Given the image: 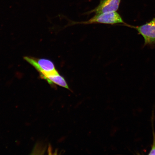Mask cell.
I'll return each instance as SVG.
<instances>
[{
    "instance_id": "obj_6",
    "label": "cell",
    "mask_w": 155,
    "mask_h": 155,
    "mask_svg": "<svg viewBox=\"0 0 155 155\" xmlns=\"http://www.w3.org/2000/svg\"><path fill=\"white\" fill-rule=\"evenodd\" d=\"M153 114L152 117V124L153 130V142L151 147V150L149 153V155H155V132L154 131L153 126Z\"/></svg>"
},
{
    "instance_id": "obj_2",
    "label": "cell",
    "mask_w": 155,
    "mask_h": 155,
    "mask_svg": "<svg viewBox=\"0 0 155 155\" xmlns=\"http://www.w3.org/2000/svg\"><path fill=\"white\" fill-rule=\"evenodd\" d=\"M24 59L37 70L41 77L57 71L53 62L49 60L28 57H25Z\"/></svg>"
},
{
    "instance_id": "obj_3",
    "label": "cell",
    "mask_w": 155,
    "mask_h": 155,
    "mask_svg": "<svg viewBox=\"0 0 155 155\" xmlns=\"http://www.w3.org/2000/svg\"><path fill=\"white\" fill-rule=\"evenodd\" d=\"M126 26L135 28L143 37L144 40V46L155 44V18L150 22L139 26H134L127 24H126Z\"/></svg>"
},
{
    "instance_id": "obj_1",
    "label": "cell",
    "mask_w": 155,
    "mask_h": 155,
    "mask_svg": "<svg viewBox=\"0 0 155 155\" xmlns=\"http://www.w3.org/2000/svg\"><path fill=\"white\" fill-rule=\"evenodd\" d=\"M95 23L110 25L118 24H126L121 15L116 12L96 14L89 20L80 22L81 24H90Z\"/></svg>"
},
{
    "instance_id": "obj_4",
    "label": "cell",
    "mask_w": 155,
    "mask_h": 155,
    "mask_svg": "<svg viewBox=\"0 0 155 155\" xmlns=\"http://www.w3.org/2000/svg\"><path fill=\"white\" fill-rule=\"evenodd\" d=\"M121 0H101L99 4L88 13H94L96 14L116 12L119 8Z\"/></svg>"
},
{
    "instance_id": "obj_5",
    "label": "cell",
    "mask_w": 155,
    "mask_h": 155,
    "mask_svg": "<svg viewBox=\"0 0 155 155\" xmlns=\"http://www.w3.org/2000/svg\"><path fill=\"white\" fill-rule=\"evenodd\" d=\"M47 80L50 84H54L64 88L69 89L68 86L64 78L59 74L58 71L49 74L41 77Z\"/></svg>"
}]
</instances>
